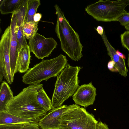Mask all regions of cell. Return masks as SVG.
Listing matches in <instances>:
<instances>
[{
	"label": "cell",
	"mask_w": 129,
	"mask_h": 129,
	"mask_svg": "<svg viewBox=\"0 0 129 129\" xmlns=\"http://www.w3.org/2000/svg\"><path fill=\"white\" fill-rule=\"evenodd\" d=\"M43 86L39 83L24 88L7 103L5 110L13 115L38 123L48 112L38 104L36 99L37 92Z\"/></svg>",
	"instance_id": "obj_1"
},
{
	"label": "cell",
	"mask_w": 129,
	"mask_h": 129,
	"mask_svg": "<svg viewBox=\"0 0 129 129\" xmlns=\"http://www.w3.org/2000/svg\"><path fill=\"white\" fill-rule=\"evenodd\" d=\"M54 7L57 15L55 31L60 41L61 48L71 59L78 61L83 56V46L79 36L70 25L59 6L56 4Z\"/></svg>",
	"instance_id": "obj_2"
},
{
	"label": "cell",
	"mask_w": 129,
	"mask_h": 129,
	"mask_svg": "<svg viewBox=\"0 0 129 129\" xmlns=\"http://www.w3.org/2000/svg\"><path fill=\"white\" fill-rule=\"evenodd\" d=\"M81 68L67 64L57 76L51 100V110L62 106L76 92L79 87L78 76Z\"/></svg>",
	"instance_id": "obj_3"
},
{
	"label": "cell",
	"mask_w": 129,
	"mask_h": 129,
	"mask_svg": "<svg viewBox=\"0 0 129 129\" xmlns=\"http://www.w3.org/2000/svg\"><path fill=\"white\" fill-rule=\"evenodd\" d=\"M67 64L66 56L62 54L52 59L43 60L26 72L22 77V81L26 84L40 83L57 76Z\"/></svg>",
	"instance_id": "obj_4"
},
{
	"label": "cell",
	"mask_w": 129,
	"mask_h": 129,
	"mask_svg": "<svg viewBox=\"0 0 129 129\" xmlns=\"http://www.w3.org/2000/svg\"><path fill=\"white\" fill-rule=\"evenodd\" d=\"M128 5V0H99L87 6L85 11L98 21H116L127 12L125 8Z\"/></svg>",
	"instance_id": "obj_5"
},
{
	"label": "cell",
	"mask_w": 129,
	"mask_h": 129,
	"mask_svg": "<svg viewBox=\"0 0 129 129\" xmlns=\"http://www.w3.org/2000/svg\"><path fill=\"white\" fill-rule=\"evenodd\" d=\"M98 122L92 114L79 106L62 116L58 129H98Z\"/></svg>",
	"instance_id": "obj_6"
},
{
	"label": "cell",
	"mask_w": 129,
	"mask_h": 129,
	"mask_svg": "<svg viewBox=\"0 0 129 129\" xmlns=\"http://www.w3.org/2000/svg\"><path fill=\"white\" fill-rule=\"evenodd\" d=\"M10 26L5 30L0 41V82L3 77L9 84L13 81L10 65Z\"/></svg>",
	"instance_id": "obj_7"
},
{
	"label": "cell",
	"mask_w": 129,
	"mask_h": 129,
	"mask_svg": "<svg viewBox=\"0 0 129 129\" xmlns=\"http://www.w3.org/2000/svg\"><path fill=\"white\" fill-rule=\"evenodd\" d=\"M28 44L31 52L38 58L43 59L51 54L57 43L53 38H46L37 33L29 40Z\"/></svg>",
	"instance_id": "obj_8"
},
{
	"label": "cell",
	"mask_w": 129,
	"mask_h": 129,
	"mask_svg": "<svg viewBox=\"0 0 129 129\" xmlns=\"http://www.w3.org/2000/svg\"><path fill=\"white\" fill-rule=\"evenodd\" d=\"M76 104L63 105L51 109L38 122L41 129H58L60 120L69 110L78 107Z\"/></svg>",
	"instance_id": "obj_9"
},
{
	"label": "cell",
	"mask_w": 129,
	"mask_h": 129,
	"mask_svg": "<svg viewBox=\"0 0 129 129\" xmlns=\"http://www.w3.org/2000/svg\"><path fill=\"white\" fill-rule=\"evenodd\" d=\"M96 89L91 82L79 86L72 96L75 103L84 107L93 105L96 95Z\"/></svg>",
	"instance_id": "obj_10"
},
{
	"label": "cell",
	"mask_w": 129,
	"mask_h": 129,
	"mask_svg": "<svg viewBox=\"0 0 129 129\" xmlns=\"http://www.w3.org/2000/svg\"><path fill=\"white\" fill-rule=\"evenodd\" d=\"M16 18L15 13L12 14L10 25V57L12 75L13 78L17 72V64L19 52V43L15 30Z\"/></svg>",
	"instance_id": "obj_11"
},
{
	"label": "cell",
	"mask_w": 129,
	"mask_h": 129,
	"mask_svg": "<svg viewBox=\"0 0 129 129\" xmlns=\"http://www.w3.org/2000/svg\"><path fill=\"white\" fill-rule=\"evenodd\" d=\"M101 36L106 47L108 55L111 60L113 61L115 64V68L120 75L126 77L128 70L126 67L124 59L121 58L117 54L116 51L108 41L104 31Z\"/></svg>",
	"instance_id": "obj_12"
},
{
	"label": "cell",
	"mask_w": 129,
	"mask_h": 129,
	"mask_svg": "<svg viewBox=\"0 0 129 129\" xmlns=\"http://www.w3.org/2000/svg\"><path fill=\"white\" fill-rule=\"evenodd\" d=\"M27 2V0H24L20 7L15 13L16 18L15 30L19 42V50L22 47L28 45L23 30V23L25 19Z\"/></svg>",
	"instance_id": "obj_13"
},
{
	"label": "cell",
	"mask_w": 129,
	"mask_h": 129,
	"mask_svg": "<svg viewBox=\"0 0 129 129\" xmlns=\"http://www.w3.org/2000/svg\"><path fill=\"white\" fill-rule=\"evenodd\" d=\"M31 51L28 45L22 47L20 50L17 59V72L23 73L29 69L30 63Z\"/></svg>",
	"instance_id": "obj_14"
},
{
	"label": "cell",
	"mask_w": 129,
	"mask_h": 129,
	"mask_svg": "<svg viewBox=\"0 0 129 129\" xmlns=\"http://www.w3.org/2000/svg\"><path fill=\"white\" fill-rule=\"evenodd\" d=\"M36 123L33 120L23 118L10 114L5 109L0 110V125L29 124Z\"/></svg>",
	"instance_id": "obj_15"
},
{
	"label": "cell",
	"mask_w": 129,
	"mask_h": 129,
	"mask_svg": "<svg viewBox=\"0 0 129 129\" xmlns=\"http://www.w3.org/2000/svg\"><path fill=\"white\" fill-rule=\"evenodd\" d=\"M24 0H3L0 3V11L2 14L13 13L21 6Z\"/></svg>",
	"instance_id": "obj_16"
},
{
	"label": "cell",
	"mask_w": 129,
	"mask_h": 129,
	"mask_svg": "<svg viewBox=\"0 0 129 129\" xmlns=\"http://www.w3.org/2000/svg\"><path fill=\"white\" fill-rule=\"evenodd\" d=\"M13 93L8 83L4 81L1 83L0 89V110L4 109L7 103L14 97Z\"/></svg>",
	"instance_id": "obj_17"
},
{
	"label": "cell",
	"mask_w": 129,
	"mask_h": 129,
	"mask_svg": "<svg viewBox=\"0 0 129 129\" xmlns=\"http://www.w3.org/2000/svg\"><path fill=\"white\" fill-rule=\"evenodd\" d=\"M36 99L38 104L47 111L51 110L52 101L42 87L37 91Z\"/></svg>",
	"instance_id": "obj_18"
},
{
	"label": "cell",
	"mask_w": 129,
	"mask_h": 129,
	"mask_svg": "<svg viewBox=\"0 0 129 129\" xmlns=\"http://www.w3.org/2000/svg\"><path fill=\"white\" fill-rule=\"evenodd\" d=\"M38 22L34 21L27 22L25 20L23 25V30L25 37L29 40L37 33Z\"/></svg>",
	"instance_id": "obj_19"
},
{
	"label": "cell",
	"mask_w": 129,
	"mask_h": 129,
	"mask_svg": "<svg viewBox=\"0 0 129 129\" xmlns=\"http://www.w3.org/2000/svg\"><path fill=\"white\" fill-rule=\"evenodd\" d=\"M40 0H27L25 20L27 22L33 20V17L40 5Z\"/></svg>",
	"instance_id": "obj_20"
},
{
	"label": "cell",
	"mask_w": 129,
	"mask_h": 129,
	"mask_svg": "<svg viewBox=\"0 0 129 129\" xmlns=\"http://www.w3.org/2000/svg\"><path fill=\"white\" fill-rule=\"evenodd\" d=\"M122 46L129 51V31H125L120 35Z\"/></svg>",
	"instance_id": "obj_21"
},
{
	"label": "cell",
	"mask_w": 129,
	"mask_h": 129,
	"mask_svg": "<svg viewBox=\"0 0 129 129\" xmlns=\"http://www.w3.org/2000/svg\"><path fill=\"white\" fill-rule=\"evenodd\" d=\"M28 124H15L0 125V129H22Z\"/></svg>",
	"instance_id": "obj_22"
},
{
	"label": "cell",
	"mask_w": 129,
	"mask_h": 129,
	"mask_svg": "<svg viewBox=\"0 0 129 129\" xmlns=\"http://www.w3.org/2000/svg\"><path fill=\"white\" fill-rule=\"evenodd\" d=\"M116 21L120 22L122 26H125L129 25V13L127 12L117 19Z\"/></svg>",
	"instance_id": "obj_23"
},
{
	"label": "cell",
	"mask_w": 129,
	"mask_h": 129,
	"mask_svg": "<svg viewBox=\"0 0 129 129\" xmlns=\"http://www.w3.org/2000/svg\"><path fill=\"white\" fill-rule=\"evenodd\" d=\"M22 129H41L38 123H33L28 124L25 126Z\"/></svg>",
	"instance_id": "obj_24"
},
{
	"label": "cell",
	"mask_w": 129,
	"mask_h": 129,
	"mask_svg": "<svg viewBox=\"0 0 129 129\" xmlns=\"http://www.w3.org/2000/svg\"><path fill=\"white\" fill-rule=\"evenodd\" d=\"M115 64L113 60L109 61L107 64V67L108 69L112 72H118L115 67Z\"/></svg>",
	"instance_id": "obj_25"
},
{
	"label": "cell",
	"mask_w": 129,
	"mask_h": 129,
	"mask_svg": "<svg viewBox=\"0 0 129 129\" xmlns=\"http://www.w3.org/2000/svg\"><path fill=\"white\" fill-rule=\"evenodd\" d=\"M42 15L39 13H36L34 16L33 17L34 21L36 22H38L40 20Z\"/></svg>",
	"instance_id": "obj_26"
},
{
	"label": "cell",
	"mask_w": 129,
	"mask_h": 129,
	"mask_svg": "<svg viewBox=\"0 0 129 129\" xmlns=\"http://www.w3.org/2000/svg\"><path fill=\"white\" fill-rule=\"evenodd\" d=\"M98 129H109L108 126L101 121L98 122Z\"/></svg>",
	"instance_id": "obj_27"
},
{
	"label": "cell",
	"mask_w": 129,
	"mask_h": 129,
	"mask_svg": "<svg viewBox=\"0 0 129 129\" xmlns=\"http://www.w3.org/2000/svg\"><path fill=\"white\" fill-rule=\"evenodd\" d=\"M96 30L98 33L101 36L103 35L104 31L103 28L101 26H98Z\"/></svg>",
	"instance_id": "obj_28"
},
{
	"label": "cell",
	"mask_w": 129,
	"mask_h": 129,
	"mask_svg": "<svg viewBox=\"0 0 129 129\" xmlns=\"http://www.w3.org/2000/svg\"><path fill=\"white\" fill-rule=\"evenodd\" d=\"M116 53L121 58L125 59L126 58L125 56L122 53L119 51L118 50L116 51Z\"/></svg>",
	"instance_id": "obj_29"
},
{
	"label": "cell",
	"mask_w": 129,
	"mask_h": 129,
	"mask_svg": "<svg viewBox=\"0 0 129 129\" xmlns=\"http://www.w3.org/2000/svg\"><path fill=\"white\" fill-rule=\"evenodd\" d=\"M125 28L127 30L129 31V25L125 26Z\"/></svg>",
	"instance_id": "obj_30"
},
{
	"label": "cell",
	"mask_w": 129,
	"mask_h": 129,
	"mask_svg": "<svg viewBox=\"0 0 129 129\" xmlns=\"http://www.w3.org/2000/svg\"><path fill=\"white\" fill-rule=\"evenodd\" d=\"M129 53L128 55V58L127 61V64L128 67H129V51H128Z\"/></svg>",
	"instance_id": "obj_31"
},
{
	"label": "cell",
	"mask_w": 129,
	"mask_h": 129,
	"mask_svg": "<svg viewBox=\"0 0 129 129\" xmlns=\"http://www.w3.org/2000/svg\"><path fill=\"white\" fill-rule=\"evenodd\" d=\"M128 3H129V0H128Z\"/></svg>",
	"instance_id": "obj_32"
}]
</instances>
